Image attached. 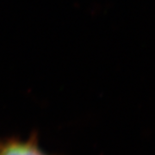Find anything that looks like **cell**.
I'll return each instance as SVG.
<instances>
[{
	"label": "cell",
	"instance_id": "1",
	"mask_svg": "<svg viewBox=\"0 0 155 155\" xmlns=\"http://www.w3.org/2000/svg\"><path fill=\"white\" fill-rule=\"evenodd\" d=\"M0 155H48L41 148L36 134L28 139L8 138L0 140Z\"/></svg>",
	"mask_w": 155,
	"mask_h": 155
}]
</instances>
